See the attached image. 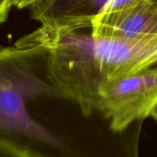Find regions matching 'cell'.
I'll return each instance as SVG.
<instances>
[{
    "label": "cell",
    "instance_id": "4",
    "mask_svg": "<svg viewBox=\"0 0 157 157\" xmlns=\"http://www.w3.org/2000/svg\"><path fill=\"white\" fill-rule=\"evenodd\" d=\"M157 0H41L29 7L40 27L55 32L88 31L92 20L101 14Z\"/></svg>",
    "mask_w": 157,
    "mask_h": 157
},
{
    "label": "cell",
    "instance_id": "3",
    "mask_svg": "<svg viewBox=\"0 0 157 157\" xmlns=\"http://www.w3.org/2000/svg\"><path fill=\"white\" fill-rule=\"evenodd\" d=\"M157 104V65L101 86L96 112L109 121L110 130L121 133L136 121L150 116Z\"/></svg>",
    "mask_w": 157,
    "mask_h": 157
},
{
    "label": "cell",
    "instance_id": "6",
    "mask_svg": "<svg viewBox=\"0 0 157 157\" xmlns=\"http://www.w3.org/2000/svg\"><path fill=\"white\" fill-rule=\"evenodd\" d=\"M0 157H38L29 152L0 142Z\"/></svg>",
    "mask_w": 157,
    "mask_h": 157
},
{
    "label": "cell",
    "instance_id": "8",
    "mask_svg": "<svg viewBox=\"0 0 157 157\" xmlns=\"http://www.w3.org/2000/svg\"><path fill=\"white\" fill-rule=\"evenodd\" d=\"M41 0H13V6L21 9L25 8H29Z\"/></svg>",
    "mask_w": 157,
    "mask_h": 157
},
{
    "label": "cell",
    "instance_id": "7",
    "mask_svg": "<svg viewBox=\"0 0 157 157\" xmlns=\"http://www.w3.org/2000/svg\"><path fill=\"white\" fill-rule=\"evenodd\" d=\"M12 7L13 0H0V25L6 22Z\"/></svg>",
    "mask_w": 157,
    "mask_h": 157
},
{
    "label": "cell",
    "instance_id": "5",
    "mask_svg": "<svg viewBox=\"0 0 157 157\" xmlns=\"http://www.w3.org/2000/svg\"><path fill=\"white\" fill-rule=\"evenodd\" d=\"M86 32L98 36L123 38L157 35V3L142 2L101 14L92 20Z\"/></svg>",
    "mask_w": 157,
    "mask_h": 157
},
{
    "label": "cell",
    "instance_id": "2",
    "mask_svg": "<svg viewBox=\"0 0 157 157\" xmlns=\"http://www.w3.org/2000/svg\"><path fill=\"white\" fill-rule=\"evenodd\" d=\"M65 98L48 75L47 49L22 36L0 45V142L38 157H86L73 141L33 118V102Z\"/></svg>",
    "mask_w": 157,
    "mask_h": 157
},
{
    "label": "cell",
    "instance_id": "1",
    "mask_svg": "<svg viewBox=\"0 0 157 157\" xmlns=\"http://www.w3.org/2000/svg\"><path fill=\"white\" fill-rule=\"evenodd\" d=\"M25 36L47 49L49 79L84 117L96 112L101 86L157 65V35L123 38L39 27Z\"/></svg>",
    "mask_w": 157,
    "mask_h": 157
},
{
    "label": "cell",
    "instance_id": "9",
    "mask_svg": "<svg viewBox=\"0 0 157 157\" xmlns=\"http://www.w3.org/2000/svg\"><path fill=\"white\" fill-rule=\"evenodd\" d=\"M150 116H151L155 121H157V104H156V106L153 107V110H152L151 113H150Z\"/></svg>",
    "mask_w": 157,
    "mask_h": 157
}]
</instances>
